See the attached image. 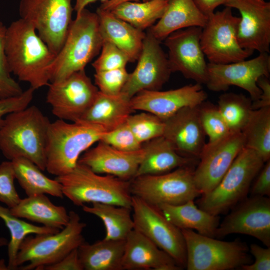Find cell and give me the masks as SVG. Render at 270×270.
Segmentation results:
<instances>
[{"label": "cell", "mask_w": 270, "mask_h": 270, "mask_svg": "<svg viewBox=\"0 0 270 270\" xmlns=\"http://www.w3.org/2000/svg\"><path fill=\"white\" fill-rule=\"evenodd\" d=\"M5 52L11 74L36 90L50 83L56 54L33 26L19 18L6 26Z\"/></svg>", "instance_id": "obj_1"}, {"label": "cell", "mask_w": 270, "mask_h": 270, "mask_svg": "<svg viewBox=\"0 0 270 270\" xmlns=\"http://www.w3.org/2000/svg\"><path fill=\"white\" fill-rule=\"evenodd\" d=\"M50 123L35 106L7 114L0 127V150L10 160L25 158L45 170Z\"/></svg>", "instance_id": "obj_2"}, {"label": "cell", "mask_w": 270, "mask_h": 270, "mask_svg": "<svg viewBox=\"0 0 270 270\" xmlns=\"http://www.w3.org/2000/svg\"><path fill=\"white\" fill-rule=\"evenodd\" d=\"M106 132L82 121L69 123L58 119L50 123L46 149V170L56 176L70 172L82 154L100 140Z\"/></svg>", "instance_id": "obj_3"}, {"label": "cell", "mask_w": 270, "mask_h": 270, "mask_svg": "<svg viewBox=\"0 0 270 270\" xmlns=\"http://www.w3.org/2000/svg\"><path fill=\"white\" fill-rule=\"evenodd\" d=\"M102 42L96 13L84 9L72 20L63 46L56 55L50 82L84 70L101 50Z\"/></svg>", "instance_id": "obj_4"}, {"label": "cell", "mask_w": 270, "mask_h": 270, "mask_svg": "<svg viewBox=\"0 0 270 270\" xmlns=\"http://www.w3.org/2000/svg\"><path fill=\"white\" fill-rule=\"evenodd\" d=\"M55 179L61 184L64 196L76 206L99 202L132 208L130 180L100 175L80 163L70 172Z\"/></svg>", "instance_id": "obj_5"}, {"label": "cell", "mask_w": 270, "mask_h": 270, "mask_svg": "<svg viewBox=\"0 0 270 270\" xmlns=\"http://www.w3.org/2000/svg\"><path fill=\"white\" fill-rule=\"evenodd\" d=\"M68 224L54 234L26 236L20 246L16 265L22 270H43L54 264L84 242L82 235L86 223L76 212H68Z\"/></svg>", "instance_id": "obj_6"}, {"label": "cell", "mask_w": 270, "mask_h": 270, "mask_svg": "<svg viewBox=\"0 0 270 270\" xmlns=\"http://www.w3.org/2000/svg\"><path fill=\"white\" fill-rule=\"evenodd\" d=\"M264 163L258 152L244 147L218 185L200 196L198 207L214 216L228 212L247 197L252 182Z\"/></svg>", "instance_id": "obj_7"}, {"label": "cell", "mask_w": 270, "mask_h": 270, "mask_svg": "<svg viewBox=\"0 0 270 270\" xmlns=\"http://www.w3.org/2000/svg\"><path fill=\"white\" fill-rule=\"evenodd\" d=\"M181 230L186 245L188 270L240 269L253 262L249 248L240 240L226 242L192 230Z\"/></svg>", "instance_id": "obj_8"}, {"label": "cell", "mask_w": 270, "mask_h": 270, "mask_svg": "<svg viewBox=\"0 0 270 270\" xmlns=\"http://www.w3.org/2000/svg\"><path fill=\"white\" fill-rule=\"evenodd\" d=\"M196 166H182L160 174L136 176L130 180V193L156 206L178 205L194 200L201 196L194 181Z\"/></svg>", "instance_id": "obj_9"}, {"label": "cell", "mask_w": 270, "mask_h": 270, "mask_svg": "<svg viewBox=\"0 0 270 270\" xmlns=\"http://www.w3.org/2000/svg\"><path fill=\"white\" fill-rule=\"evenodd\" d=\"M72 0H20V18L32 24L56 55L72 20Z\"/></svg>", "instance_id": "obj_10"}, {"label": "cell", "mask_w": 270, "mask_h": 270, "mask_svg": "<svg viewBox=\"0 0 270 270\" xmlns=\"http://www.w3.org/2000/svg\"><path fill=\"white\" fill-rule=\"evenodd\" d=\"M134 229L168 254L182 268H186V249L180 229L170 222L156 206L132 196Z\"/></svg>", "instance_id": "obj_11"}, {"label": "cell", "mask_w": 270, "mask_h": 270, "mask_svg": "<svg viewBox=\"0 0 270 270\" xmlns=\"http://www.w3.org/2000/svg\"><path fill=\"white\" fill-rule=\"evenodd\" d=\"M240 17L232 14L226 6L208 17L202 28L200 38L202 49L209 60L216 64H226L245 60L254 51L242 48L237 40Z\"/></svg>", "instance_id": "obj_12"}, {"label": "cell", "mask_w": 270, "mask_h": 270, "mask_svg": "<svg viewBox=\"0 0 270 270\" xmlns=\"http://www.w3.org/2000/svg\"><path fill=\"white\" fill-rule=\"evenodd\" d=\"M46 102L58 119L79 121L94 100L99 90L85 70L74 72L48 84Z\"/></svg>", "instance_id": "obj_13"}, {"label": "cell", "mask_w": 270, "mask_h": 270, "mask_svg": "<svg viewBox=\"0 0 270 270\" xmlns=\"http://www.w3.org/2000/svg\"><path fill=\"white\" fill-rule=\"evenodd\" d=\"M244 147L242 132H230L218 140L206 144L194 175L201 195L208 193L218 185Z\"/></svg>", "instance_id": "obj_14"}, {"label": "cell", "mask_w": 270, "mask_h": 270, "mask_svg": "<svg viewBox=\"0 0 270 270\" xmlns=\"http://www.w3.org/2000/svg\"><path fill=\"white\" fill-rule=\"evenodd\" d=\"M270 56L260 53L254 58L226 64H208L207 88L213 92L226 91L230 86L246 90L252 101L258 100L262 90L257 81L262 76L269 78Z\"/></svg>", "instance_id": "obj_15"}, {"label": "cell", "mask_w": 270, "mask_h": 270, "mask_svg": "<svg viewBox=\"0 0 270 270\" xmlns=\"http://www.w3.org/2000/svg\"><path fill=\"white\" fill-rule=\"evenodd\" d=\"M220 223L215 238L232 234L253 236L270 247V199L268 196H250L232 208Z\"/></svg>", "instance_id": "obj_16"}, {"label": "cell", "mask_w": 270, "mask_h": 270, "mask_svg": "<svg viewBox=\"0 0 270 270\" xmlns=\"http://www.w3.org/2000/svg\"><path fill=\"white\" fill-rule=\"evenodd\" d=\"M138 63L129 74L122 93L130 98L142 90H158L168 81L172 72L160 41L148 30L143 41Z\"/></svg>", "instance_id": "obj_17"}, {"label": "cell", "mask_w": 270, "mask_h": 270, "mask_svg": "<svg viewBox=\"0 0 270 270\" xmlns=\"http://www.w3.org/2000/svg\"><path fill=\"white\" fill-rule=\"evenodd\" d=\"M202 28L192 26L178 30L164 39V44L172 72H179L186 78L206 84L208 64L200 44Z\"/></svg>", "instance_id": "obj_18"}, {"label": "cell", "mask_w": 270, "mask_h": 270, "mask_svg": "<svg viewBox=\"0 0 270 270\" xmlns=\"http://www.w3.org/2000/svg\"><path fill=\"white\" fill-rule=\"evenodd\" d=\"M224 6L237 9L241 14L237 30L240 46L269 54L270 2L264 0H228Z\"/></svg>", "instance_id": "obj_19"}, {"label": "cell", "mask_w": 270, "mask_h": 270, "mask_svg": "<svg viewBox=\"0 0 270 270\" xmlns=\"http://www.w3.org/2000/svg\"><path fill=\"white\" fill-rule=\"evenodd\" d=\"M199 105L182 108L163 120L162 135L178 154L198 160L206 144Z\"/></svg>", "instance_id": "obj_20"}, {"label": "cell", "mask_w": 270, "mask_h": 270, "mask_svg": "<svg viewBox=\"0 0 270 270\" xmlns=\"http://www.w3.org/2000/svg\"><path fill=\"white\" fill-rule=\"evenodd\" d=\"M207 93L196 83L166 91L142 90L130 99L134 110L152 113L162 120L187 106H196L205 101Z\"/></svg>", "instance_id": "obj_21"}, {"label": "cell", "mask_w": 270, "mask_h": 270, "mask_svg": "<svg viewBox=\"0 0 270 270\" xmlns=\"http://www.w3.org/2000/svg\"><path fill=\"white\" fill-rule=\"evenodd\" d=\"M144 152L142 146L139 150L126 152L99 141L95 147L88 148L80 156L78 163L96 173L130 180L135 177Z\"/></svg>", "instance_id": "obj_22"}, {"label": "cell", "mask_w": 270, "mask_h": 270, "mask_svg": "<svg viewBox=\"0 0 270 270\" xmlns=\"http://www.w3.org/2000/svg\"><path fill=\"white\" fill-rule=\"evenodd\" d=\"M122 270L182 269L166 252L152 240L134 229L125 240Z\"/></svg>", "instance_id": "obj_23"}, {"label": "cell", "mask_w": 270, "mask_h": 270, "mask_svg": "<svg viewBox=\"0 0 270 270\" xmlns=\"http://www.w3.org/2000/svg\"><path fill=\"white\" fill-rule=\"evenodd\" d=\"M96 12L103 40L111 42L124 52L130 62L136 60L142 50L146 32L116 17L109 10L98 7Z\"/></svg>", "instance_id": "obj_24"}, {"label": "cell", "mask_w": 270, "mask_h": 270, "mask_svg": "<svg viewBox=\"0 0 270 270\" xmlns=\"http://www.w3.org/2000/svg\"><path fill=\"white\" fill-rule=\"evenodd\" d=\"M208 20L193 0H168L162 17L148 30L162 41L179 30L192 26L203 28Z\"/></svg>", "instance_id": "obj_25"}, {"label": "cell", "mask_w": 270, "mask_h": 270, "mask_svg": "<svg viewBox=\"0 0 270 270\" xmlns=\"http://www.w3.org/2000/svg\"><path fill=\"white\" fill-rule=\"evenodd\" d=\"M142 146L144 156L135 177L163 174L182 166L196 165L198 162L178 154L163 136L144 142Z\"/></svg>", "instance_id": "obj_26"}, {"label": "cell", "mask_w": 270, "mask_h": 270, "mask_svg": "<svg viewBox=\"0 0 270 270\" xmlns=\"http://www.w3.org/2000/svg\"><path fill=\"white\" fill-rule=\"evenodd\" d=\"M134 110L130 98L122 92L110 96L98 92L94 100L79 121L96 125L106 132L124 122Z\"/></svg>", "instance_id": "obj_27"}, {"label": "cell", "mask_w": 270, "mask_h": 270, "mask_svg": "<svg viewBox=\"0 0 270 270\" xmlns=\"http://www.w3.org/2000/svg\"><path fill=\"white\" fill-rule=\"evenodd\" d=\"M10 210L12 214L18 218L59 230L66 226L70 220L66 208L63 206L54 204L45 194L20 199L18 204Z\"/></svg>", "instance_id": "obj_28"}, {"label": "cell", "mask_w": 270, "mask_h": 270, "mask_svg": "<svg viewBox=\"0 0 270 270\" xmlns=\"http://www.w3.org/2000/svg\"><path fill=\"white\" fill-rule=\"evenodd\" d=\"M170 222L180 230H195L198 233L215 238L220 224L219 216L212 214L195 204L194 200L183 204L156 206Z\"/></svg>", "instance_id": "obj_29"}, {"label": "cell", "mask_w": 270, "mask_h": 270, "mask_svg": "<svg viewBox=\"0 0 270 270\" xmlns=\"http://www.w3.org/2000/svg\"><path fill=\"white\" fill-rule=\"evenodd\" d=\"M125 240L103 238L90 244L85 242L78 248L80 260L85 270H122Z\"/></svg>", "instance_id": "obj_30"}, {"label": "cell", "mask_w": 270, "mask_h": 270, "mask_svg": "<svg viewBox=\"0 0 270 270\" xmlns=\"http://www.w3.org/2000/svg\"><path fill=\"white\" fill-rule=\"evenodd\" d=\"M10 161L15 178L27 196L48 194L63 198L61 184L56 179L52 180L45 176L34 162L22 158Z\"/></svg>", "instance_id": "obj_31"}, {"label": "cell", "mask_w": 270, "mask_h": 270, "mask_svg": "<svg viewBox=\"0 0 270 270\" xmlns=\"http://www.w3.org/2000/svg\"><path fill=\"white\" fill-rule=\"evenodd\" d=\"M82 208L85 212L101 220L105 227L106 240H125L134 229L132 208L99 202L92 203L91 206L84 204Z\"/></svg>", "instance_id": "obj_32"}, {"label": "cell", "mask_w": 270, "mask_h": 270, "mask_svg": "<svg viewBox=\"0 0 270 270\" xmlns=\"http://www.w3.org/2000/svg\"><path fill=\"white\" fill-rule=\"evenodd\" d=\"M168 0L128 1L120 3L110 12L116 17L144 31L152 26L162 16Z\"/></svg>", "instance_id": "obj_33"}, {"label": "cell", "mask_w": 270, "mask_h": 270, "mask_svg": "<svg viewBox=\"0 0 270 270\" xmlns=\"http://www.w3.org/2000/svg\"><path fill=\"white\" fill-rule=\"evenodd\" d=\"M242 132L245 148L256 151L265 162L270 160V106L252 110Z\"/></svg>", "instance_id": "obj_34"}, {"label": "cell", "mask_w": 270, "mask_h": 270, "mask_svg": "<svg viewBox=\"0 0 270 270\" xmlns=\"http://www.w3.org/2000/svg\"><path fill=\"white\" fill-rule=\"evenodd\" d=\"M0 218L10 230V240L8 243V270H16V260L21 243L30 234H54L60 230L38 226L20 220L10 212V208L0 205Z\"/></svg>", "instance_id": "obj_35"}, {"label": "cell", "mask_w": 270, "mask_h": 270, "mask_svg": "<svg viewBox=\"0 0 270 270\" xmlns=\"http://www.w3.org/2000/svg\"><path fill=\"white\" fill-rule=\"evenodd\" d=\"M252 100L242 94H221L218 107L230 132H242L252 111Z\"/></svg>", "instance_id": "obj_36"}, {"label": "cell", "mask_w": 270, "mask_h": 270, "mask_svg": "<svg viewBox=\"0 0 270 270\" xmlns=\"http://www.w3.org/2000/svg\"><path fill=\"white\" fill-rule=\"evenodd\" d=\"M126 122L136 139L144 144L162 136L164 122L156 116L146 112L130 114Z\"/></svg>", "instance_id": "obj_37"}, {"label": "cell", "mask_w": 270, "mask_h": 270, "mask_svg": "<svg viewBox=\"0 0 270 270\" xmlns=\"http://www.w3.org/2000/svg\"><path fill=\"white\" fill-rule=\"evenodd\" d=\"M199 113L208 142L218 140L230 133V129L217 106L205 100L199 105Z\"/></svg>", "instance_id": "obj_38"}, {"label": "cell", "mask_w": 270, "mask_h": 270, "mask_svg": "<svg viewBox=\"0 0 270 270\" xmlns=\"http://www.w3.org/2000/svg\"><path fill=\"white\" fill-rule=\"evenodd\" d=\"M6 26L0 21V98L20 94L23 90L11 76L5 52Z\"/></svg>", "instance_id": "obj_39"}, {"label": "cell", "mask_w": 270, "mask_h": 270, "mask_svg": "<svg viewBox=\"0 0 270 270\" xmlns=\"http://www.w3.org/2000/svg\"><path fill=\"white\" fill-rule=\"evenodd\" d=\"M101 52L92 64L96 72L126 68L130 62L127 55L111 42L103 40Z\"/></svg>", "instance_id": "obj_40"}, {"label": "cell", "mask_w": 270, "mask_h": 270, "mask_svg": "<svg viewBox=\"0 0 270 270\" xmlns=\"http://www.w3.org/2000/svg\"><path fill=\"white\" fill-rule=\"evenodd\" d=\"M129 73L126 68L96 72L94 82L98 90L110 96H116L122 92Z\"/></svg>", "instance_id": "obj_41"}, {"label": "cell", "mask_w": 270, "mask_h": 270, "mask_svg": "<svg viewBox=\"0 0 270 270\" xmlns=\"http://www.w3.org/2000/svg\"><path fill=\"white\" fill-rule=\"evenodd\" d=\"M100 141L126 152L139 150L142 148V144L136 139L126 120L115 129L104 132Z\"/></svg>", "instance_id": "obj_42"}, {"label": "cell", "mask_w": 270, "mask_h": 270, "mask_svg": "<svg viewBox=\"0 0 270 270\" xmlns=\"http://www.w3.org/2000/svg\"><path fill=\"white\" fill-rule=\"evenodd\" d=\"M14 170L10 160L0 164V202L10 208L14 207L20 200L16 189Z\"/></svg>", "instance_id": "obj_43"}, {"label": "cell", "mask_w": 270, "mask_h": 270, "mask_svg": "<svg viewBox=\"0 0 270 270\" xmlns=\"http://www.w3.org/2000/svg\"><path fill=\"white\" fill-rule=\"evenodd\" d=\"M34 91L35 90L30 86L20 95L0 98V127L6 116L29 106Z\"/></svg>", "instance_id": "obj_44"}, {"label": "cell", "mask_w": 270, "mask_h": 270, "mask_svg": "<svg viewBox=\"0 0 270 270\" xmlns=\"http://www.w3.org/2000/svg\"><path fill=\"white\" fill-rule=\"evenodd\" d=\"M249 252L254 258L252 263L242 266V270H270V247L264 248L256 244H252Z\"/></svg>", "instance_id": "obj_45"}, {"label": "cell", "mask_w": 270, "mask_h": 270, "mask_svg": "<svg viewBox=\"0 0 270 270\" xmlns=\"http://www.w3.org/2000/svg\"><path fill=\"white\" fill-rule=\"evenodd\" d=\"M265 163L250 188L251 196L268 197L270 196V160Z\"/></svg>", "instance_id": "obj_46"}, {"label": "cell", "mask_w": 270, "mask_h": 270, "mask_svg": "<svg viewBox=\"0 0 270 270\" xmlns=\"http://www.w3.org/2000/svg\"><path fill=\"white\" fill-rule=\"evenodd\" d=\"M46 270H84L79 258L78 248H76L58 262L45 266Z\"/></svg>", "instance_id": "obj_47"}, {"label": "cell", "mask_w": 270, "mask_h": 270, "mask_svg": "<svg viewBox=\"0 0 270 270\" xmlns=\"http://www.w3.org/2000/svg\"><path fill=\"white\" fill-rule=\"evenodd\" d=\"M257 85L262 90L259 98L252 102L253 110L270 106V82L266 76L260 77L257 81Z\"/></svg>", "instance_id": "obj_48"}, {"label": "cell", "mask_w": 270, "mask_h": 270, "mask_svg": "<svg viewBox=\"0 0 270 270\" xmlns=\"http://www.w3.org/2000/svg\"><path fill=\"white\" fill-rule=\"evenodd\" d=\"M196 6L206 16L214 12L216 8L221 4L225 5L228 0H193Z\"/></svg>", "instance_id": "obj_49"}, {"label": "cell", "mask_w": 270, "mask_h": 270, "mask_svg": "<svg viewBox=\"0 0 270 270\" xmlns=\"http://www.w3.org/2000/svg\"><path fill=\"white\" fill-rule=\"evenodd\" d=\"M147 0H142L143 2ZM128 1L140 2V0H109L102 2L99 8L104 10L110 11L118 4Z\"/></svg>", "instance_id": "obj_50"}, {"label": "cell", "mask_w": 270, "mask_h": 270, "mask_svg": "<svg viewBox=\"0 0 270 270\" xmlns=\"http://www.w3.org/2000/svg\"><path fill=\"white\" fill-rule=\"evenodd\" d=\"M98 0H76V4L74 7V10L76 14H79L89 4L94 2ZM104 2L109 0H99Z\"/></svg>", "instance_id": "obj_51"}, {"label": "cell", "mask_w": 270, "mask_h": 270, "mask_svg": "<svg viewBox=\"0 0 270 270\" xmlns=\"http://www.w3.org/2000/svg\"><path fill=\"white\" fill-rule=\"evenodd\" d=\"M8 244V240L6 238L0 237V248L6 246Z\"/></svg>", "instance_id": "obj_52"}, {"label": "cell", "mask_w": 270, "mask_h": 270, "mask_svg": "<svg viewBox=\"0 0 270 270\" xmlns=\"http://www.w3.org/2000/svg\"></svg>", "instance_id": "obj_53"}]
</instances>
